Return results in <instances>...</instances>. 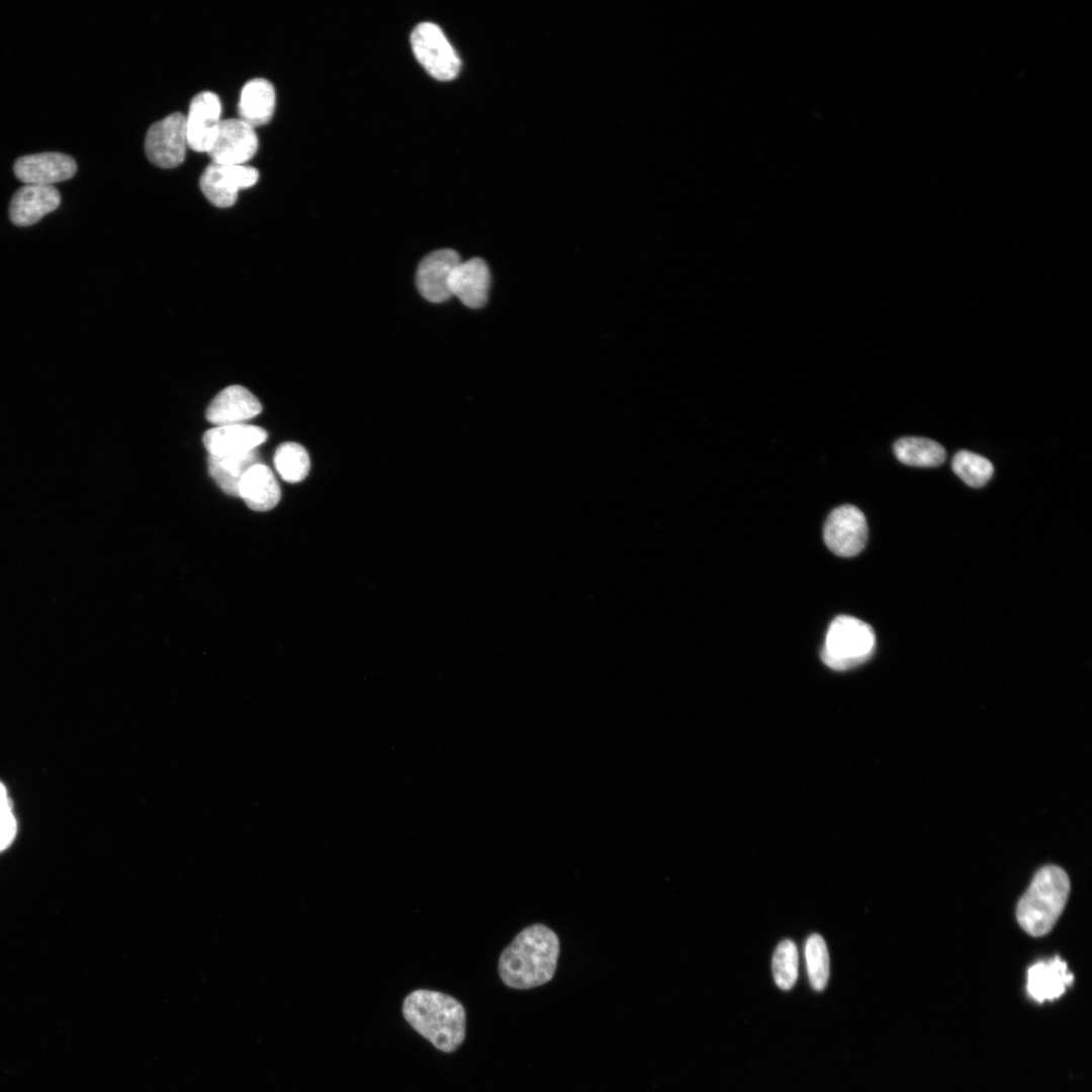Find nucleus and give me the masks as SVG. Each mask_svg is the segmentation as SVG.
<instances>
[{"label": "nucleus", "instance_id": "nucleus-4", "mask_svg": "<svg viewBox=\"0 0 1092 1092\" xmlns=\"http://www.w3.org/2000/svg\"><path fill=\"white\" fill-rule=\"evenodd\" d=\"M875 645V633L868 623L841 615L829 625L821 658L832 669L846 670L868 660Z\"/></svg>", "mask_w": 1092, "mask_h": 1092}, {"label": "nucleus", "instance_id": "nucleus-14", "mask_svg": "<svg viewBox=\"0 0 1092 1092\" xmlns=\"http://www.w3.org/2000/svg\"><path fill=\"white\" fill-rule=\"evenodd\" d=\"M490 285V272L487 264L480 258L460 261L451 273L449 288L466 306L479 308L487 300Z\"/></svg>", "mask_w": 1092, "mask_h": 1092}, {"label": "nucleus", "instance_id": "nucleus-5", "mask_svg": "<svg viewBox=\"0 0 1092 1092\" xmlns=\"http://www.w3.org/2000/svg\"><path fill=\"white\" fill-rule=\"evenodd\" d=\"M411 43L417 60L433 78L449 81L458 75L459 57L437 24H418L411 34Z\"/></svg>", "mask_w": 1092, "mask_h": 1092}, {"label": "nucleus", "instance_id": "nucleus-17", "mask_svg": "<svg viewBox=\"0 0 1092 1092\" xmlns=\"http://www.w3.org/2000/svg\"><path fill=\"white\" fill-rule=\"evenodd\" d=\"M1074 980L1066 962L1056 957L1039 962L1027 971V992L1036 1001L1043 1002L1060 997Z\"/></svg>", "mask_w": 1092, "mask_h": 1092}, {"label": "nucleus", "instance_id": "nucleus-19", "mask_svg": "<svg viewBox=\"0 0 1092 1092\" xmlns=\"http://www.w3.org/2000/svg\"><path fill=\"white\" fill-rule=\"evenodd\" d=\"M275 96V89L268 80L257 78L248 81L240 95V119L253 127L267 123L274 113Z\"/></svg>", "mask_w": 1092, "mask_h": 1092}, {"label": "nucleus", "instance_id": "nucleus-10", "mask_svg": "<svg viewBox=\"0 0 1092 1092\" xmlns=\"http://www.w3.org/2000/svg\"><path fill=\"white\" fill-rule=\"evenodd\" d=\"M221 103L216 94L203 91L196 94L185 116L188 147L196 152L207 153L217 133Z\"/></svg>", "mask_w": 1092, "mask_h": 1092}, {"label": "nucleus", "instance_id": "nucleus-16", "mask_svg": "<svg viewBox=\"0 0 1092 1092\" xmlns=\"http://www.w3.org/2000/svg\"><path fill=\"white\" fill-rule=\"evenodd\" d=\"M266 439L267 433L264 429L236 424L209 429L203 435V444L211 455H233L256 450Z\"/></svg>", "mask_w": 1092, "mask_h": 1092}, {"label": "nucleus", "instance_id": "nucleus-2", "mask_svg": "<svg viewBox=\"0 0 1092 1092\" xmlns=\"http://www.w3.org/2000/svg\"><path fill=\"white\" fill-rule=\"evenodd\" d=\"M407 1023L438 1050L451 1053L464 1040L466 1013L454 997L427 989L410 993L402 1004Z\"/></svg>", "mask_w": 1092, "mask_h": 1092}, {"label": "nucleus", "instance_id": "nucleus-3", "mask_svg": "<svg viewBox=\"0 0 1092 1092\" xmlns=\"http://www.w3.org/2000/svg\"><path fill=\"white\" fill-rule=\"evenodd\" d=\"M1070 893V880L1058 866L1037 871L1016 909L1021 928L1031 936L1046 934L1061 916Z\"/></svg>", "mask_w": 1092, "mask_h": 1092}, {"label": "nucleus", "instance_id": "nucleus-12", "mask_svg": "<svg viewBox=\"0 0 1092 1092\" xmlns=\"http://www.w3.org/2000/svg\"><path fill=\"white\" fill-rule=\"evenodd\" d=\"M460 261L459 254L451 249H441L427 255L421 261L416 276L422 296L435 303L449 299L452 296L450 276Z\"/></svg>", "mask_w": 1092, "mask_h": 1092}, {"label": "nucleus", "instance_id": "nucleus-11", "mask_svg": "<svg viewBox=\"0 0 1092 1092\" xmlns=\"http://www.w3.org/2000/svg\"><path fill=\"white\" fill-rule=\"evenodd\" d=\"M13 171L25 184L52 185L72 178L77 171V164L66 154L44 152L18 158Z\"/></svg>", "mask_w": 1092, "mask_h": 1092}, {"label": "nucleus", "instance_id": "nucleus-26", "mask_svg": "<svg viewBox=\"0 0 1092 1092\" xmlns=\"http://www.w3.org/2000/svg\"><path fill=\"white\" fill-rule=\"evenodd\" d=\"M17 834V821L12 801L5 785L0 782V852L6 850Z\"/></svg>", "mask_w": 1092, "mask_h": 1092}, {"label": "nucleus", "instance_id": "nucleus-1", "mask_svg": "<svg viewBox=\"0 0 1092 1092\" xmlns=\"http://www.w3.org/2000/svg\"><path fill=\"white\" fill-rule=\"evenodd\" d=\"M559 954L556 933L544 924L524 928L504 949L498 974L510 988L531 989L548 983L554 976Z\"/></svg>", "mask_w": 1092, "mask_h": 1092}, {"label": "nucleus", "instance_id": "nucleus-24", "mask_svg": "<svg viewBox=\"0 0 1092 1092\" xmlns=\"http://www.w3.org/2000/svg\"><path fill=\"white\" fill-rule=\"evenodd\" d=\"M805 957L811 986L817 991L823 990L829 978V954L821 935L815 933L808 937Z\"/></svg>", "mask_w": 1092, "mask_h": 1092}, {"label": "nucleus", "instance_id": "nucleus-25", "mask_svg": "<svg viewBox=\"0 0 1092 1092\" xmlns=\"http://www.w3.org/2000/svg\"><path fill=\"white\" fill-rule=\"evenodd\" d=\"M799 957L796 944L790 939L782 940L772 956V976L783 990L791 989L798 978Z\"/></svg>", "mask_w": 1092, "mask_h": 1092}, {"label": "nucleus", "instance_id": "nucleus-9", "mask_svg": "<svg viewBox=\"0 0 1092 1092\" xmlns=\"http://www.w3.org/2000/svg\"><path fill=\"white\" fill-rule=\"evenodd\" d=\"M257 149L258 138L254 127L240 118H231L221 120L207 154L212 163L244 165L253 158Z\"/></svg>", "mask_w": 1092, "mask_h": 1092}, {"label": "nucleus", "instance_id": "nucleus-20", "mask_svg": "<svg viewBox=\"0 0 1092 1092\" xmlns=\"http://www.w3.org/2000/svg\"><path fill=\"white\" fill-rule=\"evenodd\" d=\"M208 471L217 485L228 494L239 496L240 482L245 473L260 463L258 450L243 454L208 455Z\"/></svg>", "mask_w": 1092, "mask_h": 1092}, {"label": "nucleus", "instance_id": "nucleus-7", "mask_svg": "<svg viewBox=\"0 0 1092 1092\" xmlns=\"http://www.w3.org/2000/svg\"><path fill=\"white\" fill-rule=\"evenodd\" d=\"M823 538L831 552L852 557L861 552L868 539V524L862 512L854 506L834 509L826 519Z\"/></svg>", "mask_w": 1092, "mask_h": 1092}, {"label": "nucleus", "instance_id": "nucleus-18", "mask_svg": "<svg viewBox=\"0 0 1092 1092\" xmlns=\"http://www.w3.org/2000/svg\"><path fill=\"white\" fill-rule=\"evenodd\" d=\"M239 496L254 511H268L280 500L281 490L272 470L262 463L253 465L243 476Z\"/></svg>", "mask_w": 1092, "mask_h": 1092}, {"label": "nucleus", "instance_id": "nucleus-23", "mask_svg": "<svg viewBox=\"0 0 1092 1092\" xmlns=\"http://www.w3.org/2000/svg\"><path fill=\"white\" fill-rule=\"evenodd\" d=\"M953 472L968 485L981 487L992 477L994 468L985 457L967 450L959 451L952 458Z\"/></svg>", "mask_w": 1092, "mask_h": 1092}, {"label": "nucleus", "instance_id": "nucleus-22", "mask_svg": "<svg viewBox=\"0 0 1092 1092\" xmlns=\"http://www.w3.org/2000/svg\"><path fill=\"white\" fill-rule=\"evenodd\" d=\"M274 465L285 481L296 483L308 474L310 461L307 451L301 445L286 442L276 449Z\"/></svg>", "mask_w": 1092, "mask_h": 1092}, {"label": "nucleus", "instance_id": "nucleus-21", "mask_svg": "<svg viewBox=\"0 0 1092 1092\" xmlns=\"http://www.w3.org/2000/svg\"><path fill=\"white\" fill-rule=\"evenodd\" d=\"M899 461L909 466L936 467L945 460V450L937 442L922 437H904L894 444Z\"/></svg>", "mask_w": 1092, "mask_h": 1092}, {"label": "nucleus", "instance_id": "nucleus-8", "mask_svg": "<svg viewBox=\"0 0 1092 1092\" xmlns=\"http://www.w3.org/2000/svg\"><path fill=\"white\" fill-rule=\"evenodd\" d=\"M259 178L257 169L246 165L210 164L200 178L204 196L217 207L232 206L241 189L253 186Z\"/></svg>", "mask_w": 1092, "mask_h": 1092}, {"label": "nucleus", "instance_id": "nucleus-6", "mask_svg": "<svg viewBox=\"0 0 1092 1092\" xmlns=\"http://www.w3.org/2000/svg\"><path fill=\"white\" fill-rule=\"evenodd\" d=\"M188 147L185 116L172 113L150 126L146 134L145 151L148 159L161 168L180 165Z\"/></svg>", "mask_w": 1092, "mask_h": 1092}, {"label": "nucleus", "instance_id": "nucleus-13", "mask_svg": "<svg viewBox=\"0 0 1092 1092\" xmlns=\"http://www.w3.org/2000/svg\"><path fill=\"white\" fill-rule=\"evenodd\" d=\"M262 411L259 399L246 387L231 385L223 388L209 403L206 420L216 426L245 424Z\"/></svg>", "mask_w": 1092, "mask_h": 1092}, {"label": "nucleus", "instance_id": "nucleus-15", "mask_svg": "<svg viewBox=\"0 0 1092 1092\" xmlns=\"http://www.w3.org/2000/svg\"><path fill=\"white\" fill-rule=\"evenodd\" d=\"M60 203V192L54 186L25 184L10 200L9 217L16 225H31L55 210Z\"/></svg>", "mask_w": 1092, "mask_h": 1092}]
</instances>
